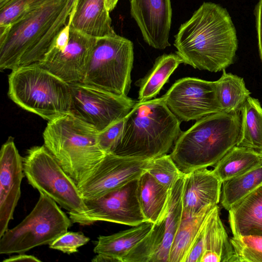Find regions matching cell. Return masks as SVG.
<instances>
[{
  "mask_svg": "<svg viewBox=\"0 0 262 262\" xmlns=\"http://www.w3.org/2000/svg\"><path fill=\"white\" fill-rule=\"evenodd\" d=\"M176 53L195 69L217 72L233 64L238 48L235 26L226 8L204 2L174 36Z\"/></svg>",
  "mask_w": 262,
  "mask_h": 262,
  "instance_id": "1",
  "label": "cell"
},
{
  "mask_svg": "<svg viewBox=\"0 0 262 262\" xmlns=\"http://www.w3.org/2000/svg\"><path fill=\"white\" fill-rule=\"evenodd\" d=\"M181 120L160 97L136 102L110 153L151 160L167 154L182 131Z\"/></svg>",
  "mask_w": 262,
  "mask_h": 262,
  "instance_id": "2",
  "label": "cell"
},
{
  "mask_svg": "<svg viewBox=\"0 0 262 262\" xmlns=\"http://www.w3.org/2000/svg\"><path fill=\"white\" fill-rule=\"evenodd\" d=\"M241 125V112L221 111L204 117L181 133L170 156L184 173L214 166L236 146Z\"/></svg>",
  "mask_w": 262,
  "mask_h": 262,
  "instance_id": "3",
  "label": "cell"
},
{
  "mask_svg": "<svg viewBox=\"0 0 262 262\" xmlns=\"http://www.w3.org/2000/svg\"><path fill=\"white\" fill-rule=\"evenodd\" d=\"M98 133L71 113L49 121L43 132V145L77 186L106 155L99 145Z\"/></svg>",
  "mask_w": 262,
  "mask_h": 262,
  "instance_id": "4",
  "label": "cell"
},
{
  "mask_svg": "<svg viewBox=\"0 0 262 262\" xmlns=\"http://www.w3.org/2000/svg\"><path fill=\"white\" fill-rule=\"evenodd\" d=\"M8 83V96L15 103L48 121L71 112L70 84L37 63L12 70Z\"/></svg>",
  "mask_w": 262,
  "mask_h": 262,
  "instance_id": "5",
  "label": "cell"
},
{
  "mask_svg": "<svg viewBox=\"0 0 262 262\" xmlns=\"http://www.w3.org/2000/svg\"><path fill=\"white\" fill-rule=\"evenodd\" d=\"M65 3L66 0H51L0 35L1 70L12 71L40 60L41 43Z\"/></svg>",
  "mask_w": 262,
  "mask_h": 262,
  "instance_id": "6",
  "label": "cell"
},
{
  "mask_svg": "<svg viewBox=\"0 0 262 262\" xmlns=\"http://www.w3.org/2000/svg\"><path fill=\"white\" fill-rule=\"evenodd\" d=\"M72 223L56 202L40 193L29 215L0 237V254L24 253L36 247L49 245L68 232Z\"/></svg>",
  "mask_w": 262,
  "mask_h": 262,
  "instance_id": "7",
  "label": "cell"
},
{
  "mask_svg": "<svg viewBox=\"0 0 262 262\" xmlns=\"http://www.w3.org/2000/svg\"><path fill=\"white\" fill-rule=\"evenodd\" d=\"M132 41L116 33L96 38L83 83L127 96L134 62Z\"/></svg>",
  "mask_w": 262,
  "mask_h": 262,
  "instance_id": "8",
  "label": "cell"
},
{
  "mask_svg": "<svg viewBox=\"0 0 262 262\" xmlns=\"http://www.w3.org/2000/svg\"><path fill=\"white\" fill-rule=\"evenodd\" d=\"M23 169L30 185L68 212H80L86 209L77 184L44 145L27 150L23 158Z\"/></svg>",
  "mask_w": 262,
  "mask_h": 262,
  "instance_id": "9",
  "label": "cell"
},
{
  "mask_svg": "<svg viewBox=\"0 0 262 262\" xmlns=\"http://www.w3.org/2000/svg\"><path fill=\"white\" fill-rule=\"evenodd\" d=\"M71 113L98 132L124 119L136 102L83 82L70 84Z\"/></svg>",
  "mask_w": 262,
  "mask_h": 262,
  "instance_id": "10",
  "label": "cell"
},
{
  "mask_svg": "<svg viewBox=\"0 0 262 262\" xmlns=\"http://www.w3.org/2000/svg\"><path fill=\"white\" fill-rule=\"evenodd\" d=\"M138 179L100 198L84 200V211L68 212L72 223L85 226L104 221L136 226L146 222L138 200Z\"/></svg>",
  "mask_w": 262,
  "mask_h": 262,
  "instance_id": "11",
  "label": "cell"
},
{
  "mask_svg": "<svg viewBox=\"0 0 262 262\" xmlns=\"http://www.w3.org/2000/svg\"><path fill=\"white\" fill-rule=\"evenodd\" d=\"M162 97L171 112L183 121L197 120L222 111L215 81L183 78L177 80Z\"/></svg>",
  "mask_w": 262,
  "mask_h": 262,
  "instance_id": "12",
  "label": "cell"
},
{
  "mask_svg": "<svg viewBox=\"0 0 262 262\" xmlns=\"http://www.w3.org/2000/svg\"><path fill=\"white\" fill-rule=\"evenodd\" d=\"M150 160L107 153L93 173L77 186L84 200L95 199L138 179Z\"/></svg>",
  "mask_w": 262,
  "mask_h": 262,
  "instance_id": "13",
  "label": "cell"
},
{
  "mask_svg": "<svg viewBox=\"0 0 262 262\" xmlns=\"http://www.w3.org/2000/svg\"><path fill=\"white\" fill-rule=\"evenodd\" d=\"M95 41L70 26L67 46L60 51L49 49L37 63L69 84L82 82Z\"/></svg>",
  "mask_w": 262,
  "mask_h": 262,
  "instance_id": "14",
  "label": "cell"
},
{
  "mask_svg": "<svg viewBox=\"0 0 262 262\" xmlns=\"http://www.w3.org/2000/svg\"><path fill=\"white\" fill-rule=\"evenodd\" d=\"M24 176L23 158L10 137L0 151V237L8 229L9 222L13 218Z\"/></svg>",
  "mask_w": 262,
  "mask_h": 262,
  "instance_id": "15",
  "label": "cell"
},
{
  "mask_svg": "<svg viewBox=\"0 0 262 262\" xmlns=\"http://www.w3.org/2000/svg\"><path fill=\"white\" fill-rule=\"evenodd\" d=\"M129 2L130 15L144 41L156 49L170 47L172 12L170 0H129Z\"/></svg>",
  "mask_w": 262,
  "mask_h": 262,
  "instance_id": "16",
  "label": "cell"
},
{
  "mask_svg": "<svg viewBox=\"0 0 262 262\" xmlns=\"http://www.w3.org/2000/svg\"><path fill=\"white\" fill-rule=\"evenodd\" d=\"M222 182L212 170L198 169L185 173L182 189V214L192 215L220 201Z\"/></svg>",
  "mask_w": 262,
  "mask_h": 262,
  "instance_id": "17",
  "label": "cell"
},
{
  "mask_svg": "<svg viewBox=\"0 0 262 262\" xmlns=\"http://www.w3.org/2000/svg\"><path fill=\"white\" fill-rule=\"evenodd\" d=\"M154 224L145 222L129 229L98 237L93 262H123L127 253L151 230Z\"/></svg>",
  "mask_w": 262,
  "mask_h": 262,
  "instance_id": "18",
  "label": "cell"
},
{
  "mask_svg": "<svg viewBox=\"0 0 262 262\" xmlns=\"http://www.w3.org/2000/svg\"><path fill=\"white\" fill-rule=\"evenodd\" d=\"M68 21L74 29L94 38L116 33L105 0H77Z\"/></svg>",
  "mask_w": 262,
  "mask_h": 262,
  "instance_id": "19",
  "label": "cell"
},
{
  "mask_svg": "<svg viewBox=\"0 0 262 262\" xmlns=\"http://www.w3.org/2000/svg\"><path fill=\"white\" fill-rule=\"evenodd\" d=\"M228 211L233 236H262V185Z\"/></svg>",
  "mask_w": 262,
  "mask_h": 262,
  "instance_id": "20",
  "label": "cell"
},
{
  "mask_svg": "<svg viewBox=\"0 0 262 262\" xmlns=\"http://www.w3.org/2000/svg\"><path fill=\"white\" fill-rule=\"evenodd\" d=\"M200 262H237L233 246L215 206L205 220L204 249Z\"/></svg>",
  "mask_w": 262,
  "mask_h": 262,
  "instance_id": "21",
  "label": "cell"
},
{
  "mask_svg": "<svg viewBox=\"0 0 262 262\" xmlns=\"http://www.w3.org/2000/svg\"><path fill=\"white\" fill-rule=\"evenodd\" d=\"M170 190L158 183L147 171L138 178V197L146 222L155 224L165 218Z\"/></svg>",
  "mask_w": 262,
  "mask_h": 262,
  "instance_id": "22",
  "label": "cell"
},
{
  "mask_svg": "<svg viewBox=\"0 0 262 262\" xmlns=\"http://www.w3.org/2000/svg\"><path fill=\"white\" fill-rule=\"evenodd\" d=\"M182 63V59L176 53L164 54L157 58L152 68L136 84L139 87V101H146L155 97Z\"/></svg>",
  "mask_w": 262,
  "mask_h": 262,
  "instance_id": "23",
  "label": "cell"
},
{
  "mask_svg": "<svg viewBox=\"0 0 262 262\" xmlns=\"http://www.w3.org/2000/svg\"><path fill=\"white\" fill-rule=\"evenodd\" d=\"M262 164V154L246 147L235 146L212 170L222 182L244 174Z\"/></svg>",
  "mask_w": 262,
  "mask_h": 262,
  "instance_id": "24",
  "label": "cell"
},
{
  "mask_svg": "<svg viewBox=\"0 0 262 262\" xmlns=\"http://www.w3.org/2000/svg\"><path fill=\"white\" fill-rule=\"evenodd\" d=\"M184 176L178 180L170 190L168 209L165 217L162 242L151 262H168L172 244L182 217V196Z\"/></svg>",
  "mask_w": 262,
  "mask_h": 262,
  "instance_id": "25",
  "label": "cell"
},
{
  "mask_svg": "<svg viewBox=\"0 0 262 262\" xmlns=\"http://www.w3.org/2000/svg\"><path fill=\"white\" fill-rule=\"evenodd\" d=\"M216 205H209L192 215L182 214L170 249L168 262H185L191 245L206 217Z\"/></svg>",
  "mask_w": 262,
  "mask_h": 262,
  "instance_id": "26",
  "label": "cell"
},
{
  "mask_svg": "<svg viewBox=\"0 0 262 262\" xmlns=\"http://www.w3.org/2000/svg\"><path fill=\"white\" fill-rule=\"evenodd\" d=\"M241 114V131L236 146L262 154V107L259 100L249 96Z\"/></svg>",
  "mask_w": 262,
  "mask_h": 262,
  "instance_id": "27",
  "label": "cell"
},
{
  "mask_svg": "<svg viewBox=\"0 0 262 262\" xmlns=\"http://www.w3.org/2000/svg\"><path fill=\"white\" fill-rule=\"evenodd\" d=\"M216 93L222 111L241 112L251 93L247 89L244 79L225 69L219 79L215 81Z\"/></svg>",
  "mask_w": 262,
  "mask_h": 262,
  "instance_id": "28",
  "label": "cell"
},
{
  "mask_svg": "<svg viewBox=\"0 0 262 262\" xmlns=\"http://www.w3.org/2000/svg\"><path fill=\"white\" fill-rule=\"evenodd\" d=\"M262 185V164L222 184L220 201L227 210Z\"/></svg>",
  "mask_w": 262,
  "mask_h": 262,
  "instance_id": "29",
  "label": "cell"
},
{
  "mask_svg": "<svg viewBox=\"0 0 262 262\" xmlns=\"http://www.w3.org/2000/svg\"><path fill=\"white\" fill-rule=\"evenodd\" d=\"M51 0H5L0 2V35L14 24Z\"/></svg>",
  "mask_w": 262,
  "mask_h": 262,
  "instance_id": "30",
  "label": "cell"
},
{
  "mask_svg": "<svg viewBox=\"0 0 262 262\" xmlns=\"http://www.w3.org/2000/svg\"><path fill=\"white\" fill-rule=\"evenodd\" d=\"M165 218L154 224L150 232L125 256L123 262H151L163 238Z\"/></svg>",
  "mask_w": 262,
  "mask_h": 262,
  "instance_id": "31",
  "label": "cell"
},
{
  "mask_svg": "<svg viewBox=\"0 0 262 262\" xmlns=\"http://www.w3.org/2000/svg\"><path fill=\"white\" fill-rule=\"evenodd\" d=\"M147 171L161 185L171 190L184 174L178 167L170 155H164L151 159Z\"/></svg>",
  "mask_w": 262,
  "mask_h": 262,
  "instance_id": "32",
  "label": "cell"
},
{
  "mask_svg": "<svg viewBox=\"0 0 262 262\" xmlns=\"http://www.w3.org/2000/svg\"><path fill=\"white\" fill-rule=\"evenodd\" d=\"M237 262H262V236L247 235L230 238Z\"/></svg>",
  "mask_w": 262,
  "mask_h": 262,
  "instance_id": "33",
  "label": "cell"
},
{
  "mask_svg": "<svg viewBox=\"0 0 262 262\" xmlns=\"http://www.w3.org/2000/svg\"><path fill=\"white\" fill-rule=\"evenodd\" d=\"M90 240L82 232H67L49 245L50 248L71 254L78 252V249Z\"/></svg>",
  "mask_w": 262,
  "mask_h": 262,
  "instance_id": "34",
  "label": "cell"
},
{
  "mask_svg": "<svg viewBox=\"0 0 262 262\" xmlns=\"http://www.w3.org/2000/svg\"><path fill=\"white\" fill-rule=\"evenodd\" d=\"M77 1V0H66L63 8L41 43L43 49L47 50L49 48L59 31L67 24Z\"/></svg>",
  "mask_w": 262,
  "mask_h": 262,
  "instance_id": "35",
  "label": "cell"
},
{
  "mask_svg": "<svg viewBox=\"0 0 262 262\" xmlns=\"http://www.w3.org/2000/svg\"><path fill=\"white\" fill-rule=\"evenodd\" d=\"M124 118L112 124L105 129L99 132L98 142L101 149L110 153L119 137L124 125Z\"/></svg>",
  "mask_w": 262,
  "mask_h": 262,
  "instance_id": "36",
  "label": "cell"
},
{
  "mask_svg": "<svg viewBox=\"0 0 262 262\" xmlns=\"http://www.w3.org/2000/svg\"><path fill=\"white\" fill-rule=\"evenodd\" d=\"M205 220L194 238L185 262H200L204 249Z\"/></svg>",
  "mask_w": 262,
  "mask_h": 262,
  "instance_id": "37",
  "label": "cell"
},
{
  "mask_svg": "<svg viewBox=\"0 0 262 262\" xmlns=\"http://www.w3.org/2000/svg\"><path fill=\"white\" fill-rule=\"evenodd\" d=\"M254 14L255 18L259 53L262 62V0H259L255 6Z\"/></svg>",
  "mask_w": 262,
  "mask_h": 262,
  "instance_id": "38",
  "label": "cell"
},
{
  "mask_svg": "<svg viewBox=\"0 0 262 262\" xmlns=\"http://www.w3.org/2000/svg\"><path fill=\"white\" fill-rule=\"evenodd\" d=\"M35 261V262H41V260L38 259L37 257L31 255H28L24 253H19L18 255H16L8 258H6L3 260V262H12V261Z\"/></svg>",
  "mask_w": 262,
  "mask_h": 262,
  "instance_id": "39",
  "label": "cell"
},
{
  "mask_svg": "<svg viewBox=\"0 0 262 262\" xmlns=\"http://www.w3.org/2000/svg\"><path fill=\"white\" fill-rule=\"evenodd\" d=\"M119 0H105L106 6L110 12L116 7Z\"/></svg>",
  "mask_w": 262,
  "mask_h": 262,
  "instance_id": "40",
  "label": "cell"
},
{
  "mask_svg": "<svg viewBox=\"0 0 262 262\" xmlns=\"http://www.w3.org/2000/svg\"><path fill=\"white\" fill-rule=\"evenodd\" d=\"M4 1H5V0H0V2H3Z\"/></svg>",
  "mask_w": 262,
  "mask_h": 262,
  "instance_id": "41",
  "label": "cell"
}]
</instances>
